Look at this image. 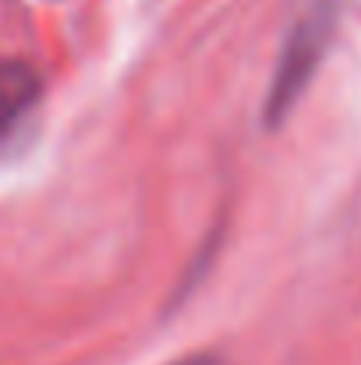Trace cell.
Segmentation results:
<instances>
[{
  "mask_svg": "<svg viewBox=\"0 0 361 365\" xmlns=\"http://www.w3.org/2000/svg\"><path fill=\"white\" fill-rule=\"evenodd\" d=\"M344 11H347V0H308L301 7L298 21L291 25V32L283 39V50H280L269 93H266L262 118L269 128L287 121V114L298 107V100L312 86L315 71L323 68V61L337 39Z\"/></svg>",
  "mask_w": 361,
  "mask_h": 365,
  "instance_id": "cell-1",
  "label": "cell"
},
{
  "mask_svg": "<svg viewBox=\"0 0 361 365\" xmlns=\"http://www.w3.org/2000/svg\"><path fill=\"white\" fill-rule=\"evenodd\" d=\"M43 100V78L25 61H0V149L14 142V135L36 114Z\"/></svg>",
  "mask_w": 361,
  "mask_h": 365,
  "instance_id": "cell-2",
  "label": "cell"
},
{
  "mask_svg": "<svg viewBox=\"0 0 361 365\" xmlns=\"http://www.w3.org/2000/svg\"><path fill=\"white\" fill-rule=\"evenodd\" d=\"M174 365H231V362H224L220 355H188V359H181Z\"/></svg>",
  "mask_w": 361,
  "mask_h": 365,
  "instance_id": "cell-3",
  "label": "cell"
}]
</instances>
